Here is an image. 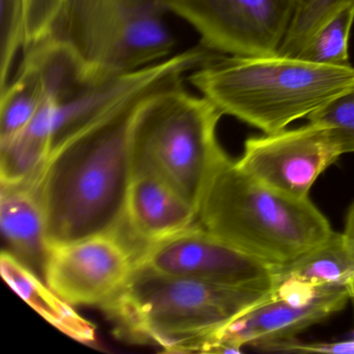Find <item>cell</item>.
<instances>
[{
	"label": "cell",
	"instance_id": "2",
	"mask_svg": "<svg viewBox=\"0 0 354 354\" xmlns=\"http://www.w3.org/2000/svg\"><path fill=\"white\" fill-rule=\"evenodd\" d=\"M186 80L223 115L273 133L308 119L354 90V67L321 65L277 53H211Z\"/></svg>",
	"mask_w": 354,
	"mask_h": 354
},
{
	"label": "cell",
	"instance_id": "25",
	"mask_svg": "<svg viewBox=\"0 0 354 354\" xmlns=\"http://www.w3.org/2000/svg\"><path fill=\"white\" fill-rule=\"evenodd\" d=\"M348 289H349L350 295H351V298H354V281H352L351 283H348Z\"/></svg>",
	"mask_w": 354,
	"mask_h": 354
},
{
	"label": "cell",
	"instance_id": "8",
	"mask_svg": "<svg viewBox=\"0 0 354 354\" xmlns=\"http://www.w3.org/2000/svg\"><path fill=\"white\" fill-rule=\"evenodd\" d=\"M343 154L329 126L308 121L295 129L248 138L236 163L265 185L304 198L325 169Z\"/></svg>",
	"mask_w": 354,
	"mask_h": 354
},
{
	"label": "cell",
	"instance_id": "10",
	"mask_svg": "<svg viewBox=\"0 0 354 354\" xmlns=\"http://www.w3.org/2000/svg\"><path fill=\"white\" fill-rule=\"evenodd\" d=\"M136 252L119 234L94 236L51 250L44 281L71 306H103L125 285Z\"/></svg>",
	"mask_w": 354,
	"mask_h": 354
},
{
	"label": "cell",
	"instance_id": "23",
	"mask_svg": "<svg viewBox=\"0 0 354 354\" xmlns=\"http://www.w3.org/2000/svg\"><path fill=\"white\" fill-rule=\"evenodd\" d=\"M261 350L283 353H335L354 354V337L349 339L337 342H318V343H302L295 339L277 342L265 346Z\"/></svg>",
	"mask_w": 354,
	"mask_h": 354
},
{
	"label": "cell",
	"instance_id": "12",
	"mask_svg": "<svg viewBox=\"0 0 354 354\" xmlns=\"http://www.w3.org/2000/svg\"><path fill=\"white\" fill-rule=\"evenodd\" d=\"M198 218V209L160 178L134 173L120 234L126 233L138 258L147 246L190 229Z\"/></svg>",
	"mask_w": 354,
	"mask_h": 354
},
{
	"label": "cell",
	"instance_id": "13",
	"mask_svg": "<svg viewBox=\"0 0 354 354\" xmlns=\"http://www.w3.org/2000/svg\"><path fill=\"white\" fill-rule=\"evenodd\" d=\"M0 225L8 252L44 279L51 248L44 211L34 186H1Z\"/></svg>",
	"mask_w": 354,
	"mask_h": 354
},
{
	"label": "cell",
	"instance_id": "14",
	"mask_svg": "<svg viewBox=\"0 0 354 354\" xmlns=\"http://www.w3.org/2000/svg\"><path fill=\"white\" fill-rule=\"evenodd\" d=\"M0 269L6 283L62 333L82 343H92L96 339L95 325L76 313L73 306L8 250L1 252Z\"/></svg>",
	"mask_w": 354,
	"mask_h": 354
},
{
	"label": "cell",
	"instance_id": "5",
	"mask_svg": "<svg viewBox=\"0 0 354 354\" xmlns=\"http://www.w3.org/2000/svg\"><path fill=\"white\" fill-rule=\"evenodd\" d=\"M183 84L159 91L140 111L132 133L133 174L160 178L198 211L213 177L231 158L217 138L223 113Z\"/></svg>",
	"mask_w": 354,
	"mask_h": 354
},
{
	"label": "cell",
	"instance_id": "17",
	"mask_svg": "<svg viewBox=\"0 0 354 354\" xmlns=\"http://www.w3.org/2000/svg\"><path fill=\"white\" fill-rule=\"evenodd\" d=\"M272 272L273 281L294 279L314 286H348L354 281V252L343 233L335 232L324 243Z\"/></svg>",
	"mask_w": 354,
	"mask_h": 354
},
{
	"label": "cell",
	"instance_id": "9",
	"mask_svg": "<svg viewBox=\"0 0 354 354\" xmlns=\"http://www.w3.org/2000/svg\"><path fill=\"white\" fill-rule=\"evenodd\" d=\"M136 265L212 285L273 286L270 267L225 243L198 223L173 237L147 246L136 258Z\"/></svg>",
	"mask_w": 354,
	"mask_h": 354
},
{
	"label": "cell",
	"instance_id": "16",
	"mask_svg": "<svg viewBox=\"0 0 354 354\" xmlns=\"http://www.w3.org/2000/svg\"><path fill=\"white\" fill-rule=\"evenodd\" d=\"M0 93V147H3L30 123L46 97L44 75L32 55L24 53L15 77Z\"/></svg>",
	"mask_w": 354,
	"mask_h": 354
},
{
	"label": "cell",
	"instance_id": "24",
	"mask_svg": "<svg viewBox=\"0 0 354 354\" xmlns=\"http://www.w3.org/2000/svg\"><path fill=\"white\" fill-rule=\"evenodd\" d=\"M344 237L354 252V203L348 210L347 216H346L345 229L343 232Z\"/></svg>",
	"mask_w": 354,
	"mask_h": 354
},
{
	"label": "cell",
	"instance_id": "19",
	"mask_svg": "<svg viewBox=\"0 0 354 354\" xmlns=\"http://www.w3.org/2000/svg\"><path fill=\"white\" fill-rule=\"evenodd\" d=\"M354 0H300L277 55L296 57L315 32Z\"/></svg>",
	"mask_w": 354,
	"mask_h": 354
},
{
	"label": "cell",
	"instance_id": "22",
	"mask_svg": "<svg viewBox=\"0 0 354 354\" xmlns=\"http://www.w3.org/2000/svg\"><path fill=\"white\" fill-rule=\"evenodd\" d=\"M64 0H28V47L46 38Z\"/></svg>",
	"mask_w": 354,
	"mask_h": 354
},
{
	"label": "cell",
	"instance_id": "7",
	"mask_svg": "<svg viewBox=\"0 0 354 354\" xmlns=\"http://www.w3.org/2000/svg\"><path fill=\"white\" fill-rule=\"evenodd\" d=\"M201 46L227 55H277L300 0H165Z\"/></svg>",
	"mask_w": 354,
	"mask_h": 354
},
{
	"label": "cell",
	"instance_id": "21",
	"mask_svg": "<svg viewBox=\"0 0 354 354\" xmlns=\"http://www.w3.org/2000/svg\"><path fill=\"white\" fill-rule=\"evenodd\" d=\"M308 121L321 122L329 126L344 154L354 153V90L310 115Z\"/></svg>",
	"mask_w": 354,
	"mask_h": 354
},
{
	"label": "cell",
	"instance_id": "20",
	"mask_svg": "<svg viewBox=\"0 0 354 354\" xmlns=\"http://www.w3.org/2000/svg\"><path fill=\"white\" fill-rule=\"evenodd\" d=\"M28 0H0V86L9 84L16 57L28 46Z\"/></svg>",
	"mask_w": 354,
	"mask_h": 354
},
{
	"label": "cell",
	"instance_id": "1",
	"mask_svg": "<svg viewBox=\"0 0 354 354\" xmlns=\"http://www.w3.org/2000/svg\"><path fill=\"white\" fill-rule=\"evenodd\" d=\"M169 86L149 93L51 152L32 184L51 250L122 231L133 178L134 125L150 97Z\"/></svg>",
	"mask_w": 354,
	"mask_h": 354
},
{
	"label": "cell",
	"instance_id": "15",
	"mask_svg": "<svg viewBox=\"0 0 354 354\" xmlns=\"http://www.w3.org/2000/svg\"><path fill=\"white\" fill-rule=\"evenodd\" d=\"M51 145L53 115L46 96L30 123L11 142L0 147L1 186L32 185L50 156Z\"/></svg>",
	"mask_w": 354,
	"mask_h": 354
},
{
	"label": "cell",
	"instance_id": "11",
	"mask_svg": "<svg viewBox=\"0 0 354 354\" xmlns=\"http://www.w3.org/2000/svg\"><path fill=\"white\" fill-rule=\"evenodd\" d=\"M350 298L347 286L341 285L321 286L317 295L308 301L273 295L213 333L198 352L239 353L243 346L262 349L270 344L295 339L308 327L343 310Z\"/></svg>",
	"mask_w": 354,
	"mask_h": 354
},
{
	"label": "cell",
	"instance_id": "4",
	"mask_svg": "<svg viewBox=\"0 0 354 354\" xmlns=\"http://www.w3.org/2000/svg\"><path fill=\"white\" fill-rule=\"evenodd\" d=\"M198 223L272 270L290 264L335 233L310 198L273 189L232 159L209 184Z\"/></svg>",
	"mask_w": 354,
	"mask_h": 354
},
{
	"label": "cell",
	"instance_id": "18",
	"mask_svg": "<svg viewBox=\"0 0 354 354\" xmlns=\"http://www.w3.org/2000/svg\"><path fill=\"white\" fill-rule=\"evenodd\" d=\"M354 24V5L327 20L296 57L328 66H348L349 38Z\"/></svg>",
	"mask_w": 354,
	"mask_h": 354
},
{
	"label": "cell",
	"instance_id": "3",
	"mask_svg": "<svg viewBox=\"0 0 354 354\" xmlns=\"http://www.w3.org/2000/svg\"><path fill=\"white\" fill-rule=\"evenodd\" d=\"M274 295V287L212 285L136 265L102 306L118 337L165 352H198L209 337Z\"/></svg>",
	"mask_w": 354,
	"mask_h": 354
},
{
	"label": "cell",
	"instance_id": "6",
	"mask_svg": "<svg viewBox=\"0 0 354 354\" xmlns=\"http://www.w3.org/2000/svg\"><path fill=\"white\" fill-rule=\"evenodd\" d=\"M165 0H64L46 38L67 46L91 76L134 71L171 57Z\"/></svg>",
	"mask_w": 354,
	"mask_h": 354
}]
</instances>
